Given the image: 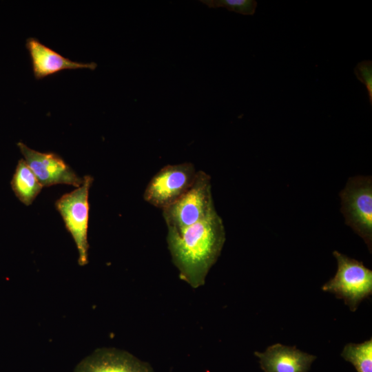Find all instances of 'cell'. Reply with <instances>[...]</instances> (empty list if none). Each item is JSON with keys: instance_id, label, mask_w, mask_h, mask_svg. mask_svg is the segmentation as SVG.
<instances>
[{"instance_id": "1", "label": "cell", "mask_w": 372, "mask_h": 372, "mask_svg": "<svg viewBox=\"0 0 372 372\" xmlns=\"http://www.w3.org/2000/svg\"><path fill=\"white\" fill-rule=\"evenodd\" d=\"M167 242L181 280L196 289L205 284L225 242L222 218L216 211L180 230L167 229Z\"/></svg>"}, {"instance_id": "2", "label": "cell", "mask_w": 372, "mask_h": 372, "mask_svg": "<svg viewBox=\"0 0 372 372\" xmlns=\"http://www.w3.org/2000/svg\"><path fill=\"white\" fill-rule=\"evenodd\" d=\"M163 210L167 229L180 230L209 216L216 211L211 194V177L197 171L189 189Z\"/></svg>"}, {"instance_id": "3", "label": "cell", "mask_w": 372, "mask_h": 372, "mask_svg": "<svg viewBox=\"0 0 372 372\" xmlns=\"http://www.w3.org/2000/svg\"><path fill=\"white\" fill-rule=\"evenodd\" d=\"M333 254L338 264L337 271L322 285V289L344 300V304L354 312L361 302L372 294V271L362 262L338 251Z\"/></svg>"}, {"instance_id": "4", "label": "cell", "mask_w": 372, "mask_h": 372, "mask_svg": "<svg viewBox=\"0 0 372 372\" xmlns=\"http://www.w3.org/2000/svg\"><path fill=\"white\" fill-rule=\"evenodd\" d=\"M341 211L346 225L360 236L371 253L372 249V180L369 176L349 178L340 192Z\"/></svg>"}, {"instance_id": "5", "label": "cell", "mask_w": 372, "mask_h": 372, "mask_svg": "<svg viewBox=\"0 0 372 372\" xmlns=\"http://www.w3.org/2000/svg\"><path fill=\"white\" fill-rule=\"evenodd\" d=\"M93 178L83 176V184L71 192L59 198L55 207L71 234L78 250L79 265H85L88 262L87 229L89 220V190Z\"/></svg>"}, {"instance_id": "6", "label": "cell", "mask_w": 372, "mask_h": 372, "mask_svg": "<svg viewBox=\"0 0 372 372\" xmlns=\"http://www.w3.org/2000/svg\"><path fill=\"white\" fill-rule=\"evenodd\" d=\"M197 170L191 163L167 165L161 168L148 183L144 200L160 209L171 205L193 185Z\"/></svg>"}, {"instance_id": "7", "label": "cell", "mask_w": 372, "mask_h": 372, "mask_svg": "<svg viewBox=\"0 0 372 372\" xmlns=\"http://www.w3.org/2000/svg\"><path fill=\"white\" fill-rule=\"evenodd\" d=\"M17 146L43 187L57 184L79 187L83 184V177H79L59 155L32 149L22 142Z\"/></svg>"}, {"instance_id": "8", "label": "cell", "mask_w": 372, "mask_h": 372, "mask_svg": "<svg viewBox=\"0 0 372 372\" xmlns=\"http://www.w3.org/2000/svg\"><path fill=\"white\" fill-rule=\"evenodd\" d=\"M73 372H154L150 364L127 351L101 348L83 359Z\"/></svg>"}, {"instance_id": "9", "label": "cell", "mask_w": 372, "mask_h": 372, "mask_svg": "<svg viewBox=\"0 0 372 372\" xmlns=\"http://www.w3.org/2000/svg\"><path fill=\"white\" fill-rule=\"evenodd\" d=\"M264 372H309L316 356L280 343L268 347L264 352L255 351Z\"/></svg>"}, {"instance_id": "10", "label": "cell", "mask_w": 372, "mask_h": 372, "mask_svg": "<svg viewBox=\"0 0 372 372\" xmlns=\"http://www.w3.org/2000/svg\"><path fill=\"white\" fill-rule=\"evenodd\" d=\"M25 46L31 57L33 73L37 79L61 70L84 68L94 70L97 66L94 62L80 63L65 58L35 38L28 39Z\"/></svg>"}, {"instance_id": "11", "label": "cell", "mask_w": 372, "mask_h": 372, "mask_svg": "<svg viewBox=\"0 0 372 372\" xmlns=\"http://www.w3.org/2000/svg\"><path fill=\"white\" fill-rule=\"evenodd\" d=\"M11 187L16 197L29 206L41 192L43 186L25 161L21 158L13 174Z\"/></svg>"}, {"instance_id": "12", "label": "cell", "mask_w": 372, "mask_h": 372, "mask_svg": "<svg viewBox=\"0 0 372 372\" xmlns=\"http://www.w3.org/2000/svg\"><path fill=\"white\" fill-rule=\"evenodd\" d=\"M341 356L350 362L357 372H372V338L362 343H348Z\"/></svg>"}, {"instance_id": "13", "label": "cell", "mask_w": 372, "mask_h": 372, "mask_svg": "<svg viewBox=\"0 0 372 372\" xmlns=\"http://www.w3.org/2000/svg\"><path fill=\"white\" fill-rule=\"evenodd\" d=\"M211 8H225L244 15H253L257 7L255 0H200Z\"/></svg>"}, {"instance_id": "14", "label": "cell", "mask_w": 372, "mask_h": 372, "mask_svg": "<svg viewBox=\"0 0 372 372\" xmlns=\"http://www.w3.org/2000/svg\"><path fill=\"white\" fill-rule=\"evenodd\" d=\"M354 73L367 90L369 103L372 105V61L364 60L359 62L354 68Z\"/></svg>"}]
</instances>
